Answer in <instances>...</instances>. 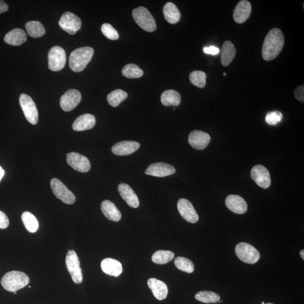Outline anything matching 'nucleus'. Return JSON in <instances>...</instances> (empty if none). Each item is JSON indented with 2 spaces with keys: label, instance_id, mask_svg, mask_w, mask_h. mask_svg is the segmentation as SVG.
<instances>
[{
  "label": "nucleus",
  "instance_id": "nucleus-31",
  "mask_svg": "<svg viewBox=\"0 0 304 304\" xmlns=\"http://www.w3.org/2000/svg\"><path fill=\"white\" fill-rule=\"evenodd\" d=\"M175 255L170 251L160 250L156 251L153 255L152 260L153 263L157 264H165L173 261Z\"/></svg>",
  "mask_w": 304,
  "mask_h": 304
},
{
  "label": "nucleus",
  "instance_id": "nucleus-18",
  "mask_svg": "<svg viewBox=\"0 0 304 304\" xmlns=\"http://www.w3.org/2000/svg\"><path fill=\"white\" fill-rule=\"evenodd\" d=\"M140 146L139 143L133 141H122L113 145L112 152L117 156H127L137 151Z\"/></svg>",
  "mask_w": 304,
  "mask_h": 304
},
{
  "label": "nucleus",
  "instance_id": "nucleus-10",
  "mask_svg": "<svg viewBox=\"0 0 304 304\" xmlns=\"http://www.w3.org/2000/svg\"><path fill=\"white\" fill-rule=\"evenodd\" d=\"M80 18L71 12H65L59 21L60 27L70 34L76 33L81 27Z\"/></svg>",
  "mask_w": 304,
  "mask_h": 304
},
{
  "label": "nucleus",
  "instance_id": "nucleus-48",
  "mask_svg": "<svg viewBox=\"0 0 304 304\" xmlns=\"http://www.w3.org/2000/svg\"><path fill=\"white\" fill-rule=\"evenodd\" d=\"M262 304H265V303H264V302H262Z\"/></svg>",
  "mask_w": 304,
  "mask_h": 304
},
{
  "label": "nucleus",
  "instance_id": "nucleus-41",
  "mask_svg": "<svg viewBox=\"0 0 304 304\" xmlns=\"http://www.w3.org/2000/svg\"><path fill=\"white\" fill-rule=\"evenodd\" d=\"M204 51L206 54L216 55L219 53L220 49L217 47L211 46L204 47Z\"/></svg>",
  "mask_w": 304,
  "mask_h": 304
},
{
  "label": "nucleus",
  "instance_id": "nucleus-30",
  "mask_svg": "<svg viewBox=\"0 0 304 304\" xmlns=\"http://www.w3.org/2000/svg\"><path fill=\"white\" fill-rule=\"evenodd\" d=\"M21 220L28 232L33 233L37 231L39 227L38 220L32 213L25 211L21 215Z\"/></svg>",
  "mask_w": 304,
  "mask_h": 304
},
{
  "label": "nucleus",
  "instance_id": "nucleus-42",
  "mask_svg": "<svg viewBox=\"0 0 304 304\" xmlns=\"http://www.w3.org/2000/svg\"><path fill=\"white\" fill-rule=\"evenodd\" d=\"M8 8L7 4L5 1L0 0V14L6 12Z\"/></svg>",
  "mask_w": 304,
  "mask_h": 304
},
{
  "label": "nucleus",
  "instance_id": "nucleus-32",
  "mask_svg": "<svg viewBox=\"0 0 304 304\" xmlns=\"http://www.w3.org/2000/svg\"><path fill=\"white\" fill-rule=\"evenodd\" d=\"M127 94L121 89L114 90L107 95V99L110 105L117 107L127 98Z\"/></svg>",
  "mask_w": 304,
  "mask_h": 304
},
{
  "label": "nucleus",
  "instance_id": "nucleus-38",
  "mask_svg": "<svg viewBox=\"0 0 304 304\" xmlns=\"http://www.w3.org/2000/svg\"><path fill=\"white\" fill-rule=\"evenodd\" d=\"M283 117V114L281 112H271L267 114L266 121L269 125H276L281 121Z\"/></svg>",
  "mask_w": 304,
  "mask_h": 304
},
{
  "label": "nucleus",
  "instance_id": "nucleus-29",
  "mask_svg": "<svg viewBox=\"0 0 304 304\" xmlns=\"http://www.w3.org/2000/svg\"><path fill=\"white\" fill-rule=\"evenodd\" d=\"M25 29L30 37L39 38L45 33L43 25L38 21H30L25 25Z\"/></svg>",
  "mask_w": 304,
  "mask_h": 304
},
{
  "label": "nucleus",
  "instance_id": "nucleus-2",
  "mask_svg": "<svg viewBox=\"0 0 304 304\" xmlns=\"http://www.w3.org/2000/svg\"><path fill=\"white\" fill-rule=\"evenodd\" d=\"M94 51L91 47L78 48L70 54L69 67L75 72H80L84 69L93 56Z\"/></svg>",
  "mask_w": 304,
  "mask_h": 304
},
{
  "label": "nucleus",
  "instance_id": "nucleus-6",
  "mask_svg": "<svg viewBox=\"0 0 304 304\" xmlns=\"http://www.w3.org/2000/svg\"><path fill=\"white\" fill-rule=\"evenodd\" d=\"M66 267L75 284H80L83 281L80 260L74 250H69L65 259Z\"/></svg>",
  "mask_w": 304,
  "mask_h": 304
},
{
  "label": "nucleus",
  "instance_id": "nucleus-44",
  "mask_svg": "<svg viewBox=\"0 0 304 304\" xmlns=\"http://www.w3.org/2000/svg\"><path fill=\"white\" fill-rule=\"evenodd\" d=\"M300 255H301V258L303 260H304V250H302L301 252H300Z\"/></svg>",
  "mask_w": 304,
  "mask_h": 304
},
{
  "label": "nucleus",
  "instance_id": "nucleus-23",
  "mask_svg": "<svg viewBox=\"0 0 304 304\" xmlns=\"http://www.w3.org/2000/svg\"><path fill=\"white\" fill-rule=\"evenodd\" d=\"M95 123L96 119L93 115L90 114H85L79 116L74 121L72 127L74 131H85L93 128Z\"/></svg>",
  "mask_w": 304,
  "mask_h": 304
},
{
  "label": "nucleus",
  "instance_id": "nucleus-14",
  "mask_svg": "<svg viewBox=\"0 0 304 304\" xmlns=\"http://www.w3.org/2000/svg\"><path fill=\"white\" fill-rule=\"evenodd\" d=\"M178 209L183 219L189 223H196L199 220V217L192 203L187 199L182 198L179 200Z\"/></svg>",
  "mask_w": 304,
  "mask_h": 304
},
{
  "label": "nucleus",
  "instance_id": "nucleus-28",
  "mask_svg": "<svg viewBox=\"0 0 304 304\" xmlns=\"http://www.w3.org/2000/svg\"><path fill=\"white\" fill-rule=\"evenodd\" d=\"M161 100L165 106H178L181 102V96L177 91L166 90L161 95Z\"/></svg>",
  "mask_w": 304,
  "mask_h": 304
},
{
  "label": "nucleus",
  "instance_id": "nucleus-35",
  "mask_svg": "<svg viewBox=\"0 0 304 304\" xmlns=\"http://www.w3.org/2000/svg\"><path fill=\"white\" fill-rule=\"evenodd\" d=\"M174 264L176 267L180 271L187 273H192L195 271V266H194L193 263L187 258L180 257L176 258Z\"/></svg>",
  "mask_w": 304,
  "mask_h": 304
},
{
  "label": "nucleus",
  "instance_id": "nucleus-33",
  "mask_svg": "<svg viewBox=\"0 0 304 304\" xmlns=\"http://www.w3.org/2000/svg\"><path fill=\"white\" fill-rule=\"evenodd\" d=\"M195 298L198 301L207 304L217 303L220 300V297L218 294L208 291L197 293Z\"/></svg>",
  "mask_w": 304,
  "mask_h": 304
},
{
  "label": "nucleus",
  "instance_id": "nucleus-11",
  "mask_svg": "<svg viewBox=\"0 0 304 304\" xmlns=\"http://www.w3.org/2000/svg\"><path fill=\"white\" fill-rule=\"evenodd\" d=\"M81 100L80 92L75 89H70L61 96L60 105L65 112L72 111L80 104Z\"/></svg>",
  "mask_w": 304,
  "mask_h": 304
},
{
  "label": "nucleus",
  "instance_id": "nucleus-26",
  "mask_svg": "<svg viewBox=\"0 0 304 304\" xmlns=\"http://www.w3.org/2000/svg\"><path fill=\"white\" fill-rule=\"evenodd\" d=\"M236 54V49L233 43L230 41H225L221 50V64L224 67H227L232 62Z\"/></svg>",
  "mask_w": 304,
  "mask_h": 304
},
{
  "label": "nucleus",
  "instance_id": "nucleus-25",
  "mask_svg": "<svg viewBox=\"0 0 304 304\" xmlns=\"http://www.w3.org/2000/svg\"><path fill=\"white\" fill-rule=\"evenodd\" d=\"M101 210L105 217L111 221L117 222L120 221L122 215L113 202L105 200L101 205Z\"/></svg>",
  "mask_w": 304,
  "mask_h": 304
},
{
  "label": "nucleus",
  "instance_id": "nucleus-3",
  "mask_svg": "<svg viewBox=\"0 0 304 304\" xmlns=\"http://www.w3.org/2000/svg\"><path fill=\"white\" fill-rule=\"evenodd\" d=\"M29 281L25 273L14 271L6 273L2 278L1 284L4 289L13 293L25 287Z\"/></svg>",
  "mask_w": 304,
  "mask_h": 304
},
{
  "label": "nucleus",
  "instance_id": "nucleus-39",
  "mask_svg": "<svg viewBox=\"0 0 304 304\" xmlns=\"http://www.w3.org/2000/svg\"><path fill=\"white\" fill-rule=\"evenodd\" d=\"M294 95L297 100L304 103V85L299 86L295 89Z\"/></svg>",
  "mask_w": 304,
  "mask_h": 304
},
{
  "label": "nucleus",
  "instance_id": "nucleus-19",
  "mask_svg": "<svg viewBox=\"0 0 304 304\" xmlns=\"http://www.w3.org/2000/svg\"><path fill=\"white\" fill-rule=\"evenodd\" d=\"M120 196L127 204L131 208H137L139 206V200L137 195L128 184L121 183L118 187Z\"/></svg>",
  "mask_w": 304,
  "mask_h": 304
},
{
  "label": "nucleus",
  "instance_id": "nucleus-40",
  "mask_svg": "<svg viewBox=\"0 0 304 304\" xmlns=\"http://www.w3.org/2000/svg\"><path fill=\"white\" fill-rule=\"evenodd\" d=\"M9 225V220L6 214L0 211V229H5Z\"/></svg>",
  "mask_w": 304,
  "mask_h": 304
},
{
  "label": "nucleus",
  "instance_id": "nucleus-8",
  "mask_svg": "<svg viewBox=\"0 0 304 304\" xmlns=\"http://www.w3.org/2000/svg\"><path fill=\"white\" fill-rule=\"evenodd\" d=\"M50 186L55 196L65 204L72 205L76 201L74 194L59 179H52Z\"/></svg>",
  "mask_w": 304,
  "mask_h": 304
},
{
  "label": "nucleus",
  "instance_id": "nucleus-20",
  "mask_svg": "<svg viewBox=\"0 0 304 304\" xmlns=\"http://www.w3.org/2000/svg\"><path fill=\"white\" fill-rule=\"evenodd\" d=\"M226 205L232 212L244 214L248 210V204L243 198L237 195H230L226 200Z\"/></svg>",
  "mask_w": 304,
  "mask_h": 304
},
{
  "label": "nucleus",
  "instance_id": "nucleus-7",
  "mask_svg": "<svg viewBox=\"0 0 304 304\" xmlns=\"http://www.w3.org/2000/svg\"><path fill=\"white\" fill-rule=\"evenodd\" d=\"M19 103L24 116L32 125H36L38 120V113L36 104L29 96L21 94Z\"/></svg>",
  "mask_w": 304,
  "mask_h": 304
},
{
  "label": "nucleus",
  "instance_id": "nucleus-37",
  "mask_svg": "<svg viewBox=\"0 0 304 304\" xmlns=\"http://www.w3.org/2000/svg\"><path fill=\"white\" fill-rule=\"evenodd\" d=\"M101 32L107 38L112 40H116L119 38V34L116 29L111 24L105 23L101 26Z\"/></svg>",
  "mask_w": 304,
  "mask_h": 304
},
{
  "label": "nucleus",
  "instance_id": "nucleus-1",
  "mask_svg": "<svg viewBox=\"0 0 304 304\" xmlns=\"http://www.w3.org/2000/svg\"><path fill=\"white\" fill-rule=\"evenodd\" d=\"M285 45L284 35L279 28L270 30L264 39L262 48V56L264 60L271 61L280 55Z\"/></svg>",
  "mask_w": 304,
  "mask_h": 304
},
{
  "label": "nucleus",
  "instance_id": "nucleus-13",
  "mask_svg": "<svg viewBox=\"0 0 304 304\" xmlns=\"http://www.w3.org/2000/svg\"><path fill=\"white\" fill-rule=\"evenodd\" d=\"M67 162L73 169L80 173H87L91 168L90 162L88 158L78 153L67 154Z\"/></svg>",
  "mask_w": 304,
  "mask_h": 304
},
{
  "label": "nucleus",
  "instance_id": "nucleus-24",
  "mask_svg": "<svg viewBox=\"0 0 304 304\" xmlns=\"http://www.w3.org/2000/svg\"><path fill=\"white\" fill-rule=\"evenodd\" d=\"M27 34L24 30L15 28L5 35L4 41L12 46H20L27 41Z\"/></svg>",
  "mask_w": 304,
  "mask_h": 304
},
{
  "label": "nucleus",
  "instance_id": "nucleus-36",
  "mask_svg": "<svg viewBox=\"0 0 304 304\" xmlns=\"http://www.w3.org/2000/svg\"><path fill=\"white\" fill-rule=\"evenodd\" d=\"M192 84L199 88L204 87L206 83V74L201 70H195L189 75Z\"/></svg>",
  "mask_w": 304,
  "mask_h": 304
},
{
  "label": "nucleus",
  "instance_id": "nucleus-47",
  "mask_svg": "<svg viewBox=\"0 0 304 304\" xmlns=\"http://www.w3.org/2000/svg\"><path fill=\"white\" fill-rule=\"evenodd\" d=\"M272 304V303H268V304Z\"/></svg>",
  "mask_w": 304,
  "mask_h": 304
},
{
  "label": "nucleus",
  "instance_id": "nucleus-17",
  "mask_svg": "<svg viewBox=\"0 0 304 304\" xmlns=\"http://www.w3.org/2000/svg\"><path fill=\"white\" fill-rule=\"evenodd\" d=\"M251 11L252 6L251 3L246 0H242L238 3L233 11V19L237 23H244L249 18Z\"/></svg>",
  "mask_w": 304,
  "mask_h": 304
},
{
  "label": "nucleus",
  "instance_id": "nucleus-21",
  "mask_svg": "<svg viewBox=\"0 0 304 304\" xmlns=\"http://www.w3.org/2000/svg\"><path fill=\"white\" fill-rule=\"evenodd\" d=\"M148 286L155 297L158 301H163L168 295V288L164 283L155 278H152L148 281Z\"/></svg>",
  "mask_w": 304,
  "mask_h": 304
},
{
  "label": "nucleus",
  "instance_id": "nucleus-4",
  "mask_svg": "<svg viewBox=\"0 0 304 304\" xmlns=\"http://www.w3.org/2000/svg\"><path fill=\"white\" fill-rule=\"evenodd\" d=\"M133 17L136 23L145 31L152 32L156 29V21L146 8L140 6L135 8Z\"/></svg>",
  "mask_w": 304,
  "mask_h": 304
},
{
  "label": "nucleus",
  "instance_id": "nucleus-22",
  "mask_svg": "<svg viewBox=\"0 0 304 304\" xmlns=\"http://www.w3.org/2000/svg\"><path fill=\"white\" fill-rule=\"evenodd\" d=\"M101 268L105 274L111 276L118 277L122 272L121 263L112 258L104 259L101 263Z\"/></svg>",
  "mask_w": 304,
  "mask_h": 304
},
{
  "label": "nucleus",
  "instance_id": "nucleus-27",
  "mask_svg": "<svg viewBox=\"0 0 304 304\" xmlns=\"http://www.w3.org/2000/svg\"><path fill=\"white\" fill-rule=\"evenodd\" d=\"M165 19L169 23H177L181 17L178 8L173 2H167L163 9Z\"/></svg>",
  "mask_w": 304,
  "mask_h": 304
},
{
  "label": "nucleus",
  "instance_id": "nucleus-15",
  "mask_svg": "<svg viewBox=\"0 0 304 304\" xmlns=\"http://www.w3.org/2000/svg\"><path fill=\"white\" fill-rule=\"evenodd\" d=\"M175 172L176 169L174 166L165 163L158 162L149 165L145 170V174L156 177L163 178L173 175Z\"/></svg>",
  "mask_w": 304,
  "mask_h": 304
},
{
  "label": "nucleus",
  "instance_id": "nucleus-34",
  "mask_svg": "<svg viewBox=\"0 0 304 304\" xmlns=\"http://www.w3.org/2000/svg\"><path fill=\"white\" fill-rule=\"evenodd\" d=\"M122 73L123 76L128 78H138L143 75V70L134 64H127L123 68Z\"/></svg>",
  "mask_w": 304,
  "mask_h": 304
},
{
  "label": "nucleus",
  "instance_id": "nucleus-45",
  "mask_svg": "<svg viewBox=\"0 0 304 304\" xmlns=\"http://www.w3.org/2000/svg\"><path fill=\"white\" fill-rule=\"evenodd\" d=\"M224 76H226V73H224Z\"/></svg>",
  "mask_w": 304,
  "mask_h": 304
},
{
  "label": "nucleus",
  "instance_id": "nucleus-9",
  "mask_svg": "<svg viewBox=\"0 0 304 304\" xmlns=\"http://www.w3.org/2000/svg\"><path fill=\"white\" fill-rule=\"evenodd\" d=\"M48 68L52 71H60L64 67L66 63V54L62 47L58 46L52 47L48 55Z\"/></svg>",
  "mask_w": 304,
  "mask_h": 304
},
{
  "label": "nucleus",
  "instance_id": "nucleus-43",
  "mask_svg": "<svg viewBox=\"0 0 304 304\" xmlns=\"http://www.w3.org/2000/svg\"><path fill=\"white\" fill-rule=\"evenodd\" d=\"M4 175V170L2 169L1 167H0V181L2 179Z\"/></svg>",
  "mask_w": 304,
  "mask_h": 304
},
{
  "label": "nucleus",
  "instance_id": "nucleus-12",
  "mask_svg": "<svg viewBox=\"0 0 304 304\" xmlns=\"http://www.w3.org/2000/svg\"><path fill=\"white\" fill-rule=\"evenodd\" d=\"M251 177L260 187L267 189L271 186L270 172L262 165H258L253 167L251 171Z\"/></svg>",
  "mask_w": 304,
  "mask_h": 304
},
{
  "label": "nucleus",
  "instance_id": "nucleus-46",
  "mask_svg": "<svg viewBox=\"0 0 304 304\" xmlns=\"http://www.w3.org/2000/svg\"><path fill=\"white\" fill-rule=\"evenodd\" d=\"M13 293H14V294H15V295L17 294L16 292H13Z\"/></svg>",
  "mask_w": 304,
  "mask_h": 304
},
{
  "label": "nucleus",
  "instance_id": "nucleus-16",
  "mask_svg": "<svg viewBox=\"0 0 304 304\" xmlns=\"http://www.w3.org/2000/svg\"><path fill=\"white\" fill-rule=\"evenodd\" d=\"M210 140V136L205 132L193 130L189 135L188 142L194 149L204 150L208 146Z\"/></svg>",
  "mask_w": 304,
  "mask_h": 304
},
{
  "label": "nucleus",
  "instance_id": "nucleus-5",
  "mask_svg": "<svg viewBox=\"0 0 304 304\" xmlns=\"http://www.w3.org/2000/svg\"><path fill=\"white\" fill-rule=\"evenodd\" d=\"M235 252L238 258L242 262L249 264H254L261 258L259 251L254 246L246 242H241L238 244L235 249Z\"/></svg>",
  "mask_w": 304,
  "mask_h": 304
}]
</instances>
